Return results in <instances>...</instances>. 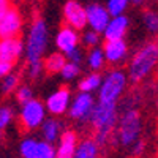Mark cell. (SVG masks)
<instances>
[{
	"instance_id": "8992f818",
	"label": "cell",
	"mask_w": 158,
	"mask_h": 158,
	"mask_svg": "<svg viewBox=\"0 0 158 158\" xmlns=\"http://www.w3.org/2000/svg\"><path fill=\"white\" fill-rule=\"evenodd\" d=\"M44 122V106L36 100L24 103L19 114V125L22 130H33Z\"/></svg>"
},
{
	"instance_id": "8d00e7d4",
	"label": "cell",
	"mask_w": 158,
	"mask_h": 158,
	"mask_svg": "<svg viewBox=\"0 0 158 158\" xmlns=\"http://www.w3.org/2000/svg\"><path fill=\"white\" fill-rule=\"evenodd\" d=\"M0 139H2V130H0Z\"/></svg>"
},
{
	"instance_id": "9c48e42d",
	"label": "cell",
	"mask_w": 158,
	"mask_h": 158,
	"mask_svg": "<svg viewBox=\"0 0 158 158\" xmlns=\"http://www.w3.org/2000/svg\"><path fill=\"white\" fill-rule=\"evenodd\" d=\"M92 109H94V98H92L87 92H82V94L77 95L76 100L71 103L70 115L73 118L81 120V122H85V120L90 118Z\"/></svg>"
},
{
	"instance_id": "4fadbf2b",
	"label": "cell",
	"mask_w": 158,
	"mask_h": 158,
	"mask_svg": "<svg viewBox=\"0 0 158 158\" xmlns=\"http://www.w3.org/2000/svg\"><path fill=\"white\" fill-rule=\"evenodd\" d=\"M22 52V41L18 38H2L0 40V60L16 62Z\"/></svg>"
},
{
	"instance_id": "74e56055",
	"label": "cell",
	"mask_w": 158,
	"mask_h": 158,
	"mask_svg": "<svg viewBox=\"0 0 158 158\" xmlns=\"http://www.w3.org/2000/svg\"><path fill=\"white\" fill-rule=\"evenodd\" d=\"M156 106H158V103H156Z\"/></svg>"
},
{
	"instance_id": "30bf717a",
	"label": "cell",
	"mask_w": 158,
	"mask_h": 158,
	"mask_svg": "<svg viewBox=\"0 0 158 158\" xmlns=\"http://www.w3.org/2000/svg\"><path fill=\"white\" fill-rule=\"evenodd\" d=\"M63 15H65L67 22L71 25V29L81 30V29L85 27V24H87L85 8H82L77 2H74V0L67 2V5H65V8H63Z\"/></svg>"
},
{
	"instance_id": "d6986e66",
	"label": "cell",
	"mask_w": 158,
	"mask_h": 158,
	"mask_svg": "<svg viewBox=\"0 0 158 158\" xmlns=\"http://www.w3.org/2000/svg\"><path fill=\"white\" fill-rule=\"evenodd\" d=\"M67 63V60H65L63 54H60V52H54V54H51L46 62H44V68L46 71L49 73H59L62 68H63V65Z\"/></svg>"
},
{
	"instance_id": "603a6c76",
	"label": "cell",
	"mask_w": 158,
	"mask_h": 158,
	"mask_svg": "<svg viewBox=\"0 0 158 158\" xmlns=\"http://www.w3.org/2000/svg\"><path fill=\"white\" fill-rule=\"evenodd\" d=\"M127 2H128V0H109L106 10H108V13L112 18L120 16L122 13L125 11V8H127Z\"/></svg>"
},
{
	"instance_id": "ffe728a7",
	"label": "cell",
	"mask_w": 158,
	"mask_h": 158,
	"mask_svg": "<svg viewBox=\"0 0 158 158\" xmlns=\"http://www.w3.org/2000/svg\"><path fill=\"white\" fill-rule=\"evenodd\" d=\"M100 84H101V77H100V74L95 73V74H90L85 79H82V81L79 82V89H81L82 92H87V94H89V92L98 89Z\"/></svg>"
},
{
	"instance_id": "ac0fdd59",
	"label": "cell",
	"mask_w": 158,
	"mask_h": 158,
	"mask_svg": "<svg viewBox=\"0 0 158 158\" xmlns=\"http://www.w3.org/2000/svg\"><path fill=\"white\" fill-rule=\"evenodd\" d=\"M98 156V146L94 139H84L77 144L74 158H97Z\"/></svg>"
},
{
	"instance_id": "5b68a950",
	"label": "cell",
	"mask_w": 158,
	"mask_h": 158,
	"mask_svg": "<svg viewBox=\"0 0 158 158\" xmlns=\"http://www.w3.org/2000/svg\"><path fill=\"white\" fill-rule=\"evenodd\" d=\"M125 84H127V76L120 70H115V71L109 73L106 76V79H104V82L101 84L100 101L115 103L118 100V97L122 95V92L125 89Z\"/></svg>"
},
{
	"instance_id": "e0dca14e",
	"label": "cell",
	"mask_w": 158,
	"mask_h": 158,
	"mask_svg": "<svg viewBox=\"0 0 158 158\" xmlns=\"http://www.w3.org/2000/svg\"><path fill=\"white\" fill-rule=\"evenodd\" d=\"M41 130H43V138L46 142L52 144L54 141L59 139L60 133H62V123L56 118H49V120L41 123Z\"/></svg>"
},
{
	"instance_id": "d590c367",
	"label": "cell",
	"mask_w": 158,
	"mask_h": 158,
	"mask_svg": "<svg viewBox=\"0 0 158 158\" xmlns=\"http://www.w3.org/2000/svg\"><path fill=\"white\" fill-rule=\"evenodd\" d=\"M133 2H135V3H138V5H139V3H142V2H144V0H133Z\"/></svg>"
},
{
	"instance_id": "83f0119b",
	"label": "cell",
	"mask_w": 158,
	"mask_h": 158,
	"mask_svg": "<svg viewBox=\"0 0 158 158\" xmlns=\"http://www.w3.org/2000/svg\"><path fill=\"white\" fill-rule=\"evenodd\" d=\"M11 117H13V112H11L10 108H6V106L0 108V130H3V128L10 123Z\"/></svg>"
},
{
	"instance_id": "836d02e7",
	"label": "cell",
	"mask_w": 158,
	"mask_h": 158,
	"mask_svg": "<svg viewBox=\"0 0 158 158\" xmlns=\"http://www.w3.org/2000/svg\"><path fill=\"white\" fill-rule=\"evenodd\" d=\"M68 59H70V62H73V63H79L81 62V52L77 51V48L76 49H73L71 52H68Z\"/></svg>"
},
{
	"instance_id": "7c38bea8",
	"label": "cell",
	"mask_w": 158,
	"mask_h": 158,
	"mask_svg": "<svg viewBox=\"0 0 158 158\" xmlns=\"http://www.w3.org/2000/svg\"><path fill=\"white\" fill-rule=\"evenodd\" d=\"M77 147V136L74 131L68 130L63 131V135L60 136L59 147L56 150V158H74V152Z\"/></svg>"
},
{
	"instance_id": "4dcf8cb0",
	"label": "cell",
	"mask_w": 158,
	"mask_h": 158,
	"mask_svg": "<svg viewBox=\"0 0 158 158\" xmlns=\"http://www.w3.org/2000/svg\"><path fill=\"white\" fill-rule=\"evenodd\" d=\"M13 68V63L11 62H6V60H0V77H3L6 74H10Z\"/></svg>"
},
{
	"instance_id": "f1b7e54d",
	"label": "cell",
	"mask_w": 158,
	"mask_h": 158,
	"mask_svg": "<svg viewBox=\"0 0 158 158\" xmlns=\"http://www.w3.org/2000/svg\"><path fill=\"white\" fill-rule=\"evenodd\" d=\"M18 100L24 104L25 101H29V100H32V90L29 89V87H21L19 90H18Z\"/></svg>"
},
{
	"instance_id": "7402d4cb",
	"label": "cell",
	"mask_w": 158,
	"mask_h": 158,
	"mask_svg": "<svg viewBox=\"0 0 158 158\" xmlns=\"http://www.w3.org/2000/svg\"><path fill=\"white\" fill-rule=\"evenodd\" d=\"M35 158H56V149L52 147V144H49L46 141L38 142Z\"/></svg>"
},
{
	"instance_id": "484cf974",
	"label": "cell",
	"mask_w": 158,
	"mask_h": 158,
	"mask_svg": "<svg viewBox=\"0 0 158 158\" xmlns=\"http://www.w3.org/2000/svg\"><path fill=\"white\" fill-rule=\"evenodd\" d=\"M60 73H62V76H63L65 79H71V77H74V76L79 73V67H77V63L67 62V63L63 65V68L60 70Z\"/></svg>"
},
{
	"instance_id": "4316f807",
	"label": "cell",
	"mask_w": 158,
	"mask_h": 158,
	"mask_svg": "<svg viewBox=\"0 0 158 158\" xmlns=\"http://www.w3.org/2000/svg\"><path fill=\"white\" fill-rule=\"evenodd\" d=\"M19 82V76L18 74H6L5 79H3V92L5 94H10V92H13V89H16Z\"/></svg>"
},
{
	"instance_id": "44dd1931",
	"label": "cell",
	"mask_w": 158,
	"mask_h": 158,
	"mask_svg": "<svg viewBox=\"0 0 158 158\" xmlns=\"http://www.w3.org/2000/svg\"><path fill=\"white\" fill-rule=\"evenodd\" d=\"M36 146H38V142L35 139H24L21 142V147H19L21 156L22 158H35Z\"/></svg>"
},
{
	"instance_id": "277c9868",
	"label": "cell",
	"mask_w": 158,
	"mask_h": 158,
	"mask_svg": "<svg viewBox=\"0 0 158 158\" xmlns=\"http://www.w3.org/2000/svg\"><path fill=\"white\" fill-rule=\"evenodd\" d=\"M141 133V115L136 109H127L118 120V141L122 146H131L139 139Z\"/></svg>"
},
{
	"instance_id": "ba28073f",
	"label": "cell",
	"mask_w": 158,
	"mask_h": 158,
	"mask_svg": "<svg viewBox=\"0 0 158 158\" xmlns=\"http://www.w3.org/2000/svg\"><path fill=\"white\" fill-rule=\"evenodd\" d=\"M85 16H87V22L90 24V27L94 32L100 33L104 32L106 25L109 24V13L106 8H103L101 5H89L85 8Z\"/></svg>"
},
{
	"instance_id": "e575fe53",
	"label": "cell",
	"mask_w": 158,
	"mask_h": 158,
	"mask_svg": "<svg viewBox=\"0 0 158 158\" xmlns=\"http://www.w3.org/2000/svg\"><path fill=\"white\" fill-rule=\"evenodd\" d=\"M11 8V3L10 0H0V19L5 16V13Z\"/></svg>"
},
{
	"instance_id": "5bb4252c",
	"label": "cell",
	"mask_w": 158,
	"mask_h": 158,
	"mask_svg": "<svg viewBox=\"0 0 158 158\" xmlns=\"http://www.w3.org/2000/svg\"><path fill=\"white\" fill-rule=\"evenodd\" d=\"M104 59L111 63H118L127 56V43L123 40H109L104 44Z\"/></svg>"
},
{
	"instance_id": "d4e9b609",
	"label": "cell",
	"mask_w": 158,
	"mask_h": 158,
	"mask_svg": "<svg viewBox=\"0 0 158 158\" xmlns=\"http://www.w3.org/2000/svg\"><path fill=\"white\" fill-rule=\"evenodd\" d=\"M144 22H146V27L150 32H153V33L158 32V15L155 11H146L144 13Z\"/></svg>"
},
{
	"instance_id": "9a60e30c",
	"label": "cell",
	"mask_w": 158,
	"mask_h": 158,
	"mask_svg": "<svg viewBox=\"0 0 158 158\" xmlns=\"http://www.w3.org/2000/svg\"><path fill=\"white\" fill-rule=\"evenodd\" d=\"M77 41H79V36L74 32V29H71V27L60 29V32H59V35L56 38L57 48L60 51H63L65 54H68V52H71L73 49H76L77 48Z\"/></svg>"
},
{
	"instance_id": "8fae6325",
	"label": "cell",
	"mask_w": 158,
	"mask_h": 158,
	"mask_svg": "<svg viewBox=\"0 0 158 158\" xmlns=\"http://www.w3.org/2000/svg\"><path fill=\"white\" fill-rule=\"evenodd\" d=\"M68 103H70V90L67 87H63L60 90H57L56 94H52L48 101H46V108L51 114H63L68 108Z\"/></svg>"
},
{
	"instance_id": "2e32d148",
	"label": "cell",
	"mask_w": 158,
	"mask_h": 158,
	"mask_svg": "<svg viewBox=\"0 0 158 158\" xmlns=\"http://www.w3.org/2000/svg\"><path fill=\"white\" fill-rule=\"evenodd\" d=\"M127 27H128V19L125 16H115L112 18V21H109V24L106 25L104 29V36L106 40H122L125 32H127Z\"/></svg>"
},
{
	"instance_id": "cb8c5ba5",
	"label": "cell",
	"mask_w": 158,
	"mask_h": 158,
	"mask_svg": "<svg viewBox=\"0 0 158 158\" xmlns=\"http://www.w3.org/2000/svg\"><path fill=\"white\" fill-rule=\"evenodd\" d=\"M104 63V54L101 49H94L89 54V65L92 70H100Z\"/></svg>"
},
{
	"instance_id": "3957f363",
	"label": "cell",
	"mask_w": 158,
	"mask_h": 158,
	"mask_svg": "<svg viewBox=\"0 0 158 158\" xmlns=\"http://www.w3.org/2000/svg\"><path fill=\"white\" fill-rule=\"evenodd\" d=\"M48 43V29L43 19H35L29 33L27 41V60L29 63H36L41 59Z\"/></svg>"
},
{
	"instance_id": "f546056e",
	"label": "cell",
	"mask_w": 158,
	"mask_h": 158,
	"mask_svg": "<svg viewBox=\"0 0 158 158\" xmlns=\"http://www.w3.org/2000/svg\"><path fill=\"white\" fill-rule=\"evenodd\" d=\"M84 41H85V44L87 46H95L98 41H100V38H98V33L97 32H87L85 33V36H84Z\"/></svg>"
},
{
	"instance_id": "1f68e13d",
	"label": "cell",
	"mask_w": 158,
	"mask_h": 158,
	"mask_svg": "<svg viewBox=\"0 0 158 158\" xmlns=\"http://www.w3.org/2000/svg\"><path fill=\"white\" fill-rule=\"evenodd\" d=\"M133 155L135 156H138V155H141L142 153V150H144V141L142 139H138V141H135L133 144Z\"/></svg>"
},
{
	"instance_id": "6da1fadb",
	"label": "cell",
	"mask_w": 158,
	"mask_h": 158,
	"mask_svg": "<svg viewBox=\"0 0 158 158\" xmlns=\"http://www.w3.org/2000/svg\"><path fill=\"white\" fill-rule=\"evenodd\" d=\"M90 122L95 128V142L97 146H104L111 138L114 127L117 123V106L111 101H100L94 104L90 114Z\"/></svg>"
},
{
	"instance_id": "52a82bcc",
	"label": "cell",
	"mask_w": 158,
	"mask_h": 158,
	"mask_svg": "<svg viewBox=\"0 0 158 158\" xmlns=\"http://www.w3.org/2000/svg\"><path fill=\"white\" fill-rule=\"evenodd\" d=\"M22 27V19L16 8H10L0 19V38H16Z\"/></svg>"
},
{
	"instance_id": "d6a6232c",
	"label": "cell",
	"mask_w": 158,
	"mask_h": 158,
	"mask_svg": "<svg viewBox=\"0 0 158 158\" xmlns=\"http://www.w3.org/2000/svg\"><path fill=\"white\" fill-rule=\"evenodd\" d=\"M30 65V70H29V74L30 77H36L41 71V62H36V63H29Z\"/></svg>"
},
{
	"instance_id": "7a4b0ae2",
	"label": "cell",
	"mask_w": 158,
	"mask_h": 158,
	"mask_svg": "<svg viewBox=\"0 0 158 158\" xmlns=\"http://www.w3.org/2000/svg\"><path fill=\"white\" fill-rule=\"evenodd\" d=\"M158 62V44L149 43L144 46L138 54L133 57L130 63V77L133 82H138L144 79Z\"/></svg>"
}]
</instances>
